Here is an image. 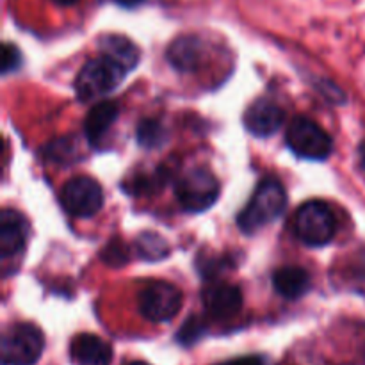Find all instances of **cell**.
Masks as SVG:
<instances>
[{
  "mask_svg": "<svg viewBox=\"0 0 365 365\" xmlns=\"http://www.w3.org/2000/svg\"><path fill=\"white\" fill-rule=\"evenodd\" d=\"M287 195L278 178H264L253 192L248 205L241 210L237 225L245 234H255L284 212Z\"/></svg>",
  "mask_w": 365,
  "mask_h": 365,
  "instance_id": "6da1fadb",
  "label": "cell"
},
{
  "mask_svg": "<svg viewBox=\"0 0 365 365\" xmlns=\"http://www.w3.org/2000/svg\"><path fill=\"white\" fill-rule=\"evenodd\" d=\"M127 71L113 61L110 57L100 53L98 57L89 59L78 71L75 78V93L81 102L106 96L107 93L114 91L123 81Z\"/></svg>",
  "mask_w": 365,
  "mask_h": 365,
  "instance_id": "7a4b0ae2",
  "label": "cell"
},
{
  "mask_svg": "<svg viewBox=\"0 0 365 365\" xmlns=\"http://www.w3.org/2000/svg\"><path fill=\"white\" fill-rule=\"evenodd\" d=\"M220 182L205 168L185 171L175 184V195L187 212H205L220 198Z\"/></svg>",
  "mask_w": 365,
  "mask_h": 365,
  "instance_id": "3957f363",
  "label": "cell"
},
{
  "mask_svg": "<svg viewBox=\"0 0 365 365\" xmlns=\"http://www.w3.org/2000/svg\"><path fill=\"white\" fill-rule=\"evenodd\" d=\"M294 232L309 246H324L337 232V220L330 207L321 200L305 202L294 216Z\"/></svg>",
  "mask_w": 365,
  "mask_h": 365,
  "instance_id": "277c9868",
  "label": "cell"
},
{
  "mask_svg": "<svg viewBox=\"0 0 365 365\" xmlns=\"http://www.w3.org/2000/svg\"><path fill=\"white\" fill-rule=\"evenodd\" d=\"M45 348L41 330L31 323L11 324L2 334V365H34Z\"/></svg>",
  "mask_w": 365,
  "mask_h": 365,
  "instance_id": "5b68a950",
  "label": "cell"
},
{
  "mask_svg": "<svg viewBox=\"0 0 365 365\" xmlns=\"http://www.w3.org/2000/svg\"><path fill=\"white\" fill-rule=\"evenodd\" d=\"M287 146L298 157L310 160L328 159L334 139L321 125L307 116H296L287 127Z\"/></svg>",
  "mask_w": 365,
  "mask_h": 365,
  "instance_id": "8992f818",
  "label": "cell"
},
{
  "mask_svg": "<svg viewBox=\"0 0 365 365\" xmlns=\"http://www.w3.org/2000/svg\"><path fill=\"white\" fill-rule=\"evenodd\" d=\"M64 212L73 217H91L103 207V189L89 177H73L63 185L59 195Z\"/></svg>",
  "mask_w": 365,
  "mask_h": 365,
  "instance_id": "52a82bcc",
  "label": "cell"
},
{
  "mask_svg": "<svg viewBox=\"0 0 365 365\" xmlns=\"http://www.w3.org/2000/svg\"><path fill=\"white\" fill-rule=\"evenodd\" d=\"M139 312L152 323H168L182 309V292L168 282H152L139 292Z\"/></svg>",
  "mask_w": 365,
  "mask_h": 365,
  "instance_id": "ba28073f",
  "label": "cell"
},
{
  "mask_svg": "<svg viewBox=\"0 0 365 365\" xmlns=\"http://www.w3.org/2000/svg\"><path fill=\"white\" fill-rule=\"evenodd\" d=\"M202 302L207 314L217 321H227L237 316L242 309V292L237 285L210 284L203 289Z\"/></svg>",
  "mask_w": 365,
  "mask_h": 365,
  "instance_id": "9c48e42d",
  "label": "cell"
},
{
  "mask_svg": "<svg viewBox=\"0 0 365 365\" xmlns=\"http://www.w3.org/2000/svg\"><path fill=\"white\" fill-rule=\"evenodd\" d=\"M285 120V113L278 103L269 98H259L246 109L245 127L257 138H269L277 134Z\"/></svg>",
  "mask_w": 365,
  "mask_h": 365,
  "instance_id": "30bf717a",
  "label": "cell"
},
{
  "mask_svg": "<svg viewBox=\"0 0 365 365\" xmlns=\"http://www.w3.org/2000/svg\"><path fill=\"white\" fill-rule=\"evenodd\" d=\"M29 237V223L18 210L6 209L0 214V255L14 259L25 250Z\"/></svg>",
  "mask_w": 365,
  "mask_h": 365,
  "instance_id": "8fae6325",
  "label": "cell"
},
{
  "mask_svg": "<svg viewBox=\"0 0 365 365\" xmlns=\"http://www.w3.org/2000/svg\"><path fill=\"white\" fill-rule=\"evenodd\" d=\"M70 356L77 365H110L113 349L98 335L81 334L71 341Z\"/></svg>",
  "mask_w": 365,
  "mask_h": 365,
  "instance_id": "7c38bea8",
  "label": "cell"
},
{
  "mask_svg": "<svg viewBox=\"0 0 365 365\" xmlns=\"http://www.w3.org/2000/svg\"><path fill=\"white\" fill-rule=\"evenodd\" d=\"M203 56H205L203 43L196 36H182V38L175 39L166 53L168 63L177 71H182V73L198 70Z\"/></svg>",
  "mask_w": 365,
  "mask_h": 365,
  "instance_id": "4fadbf2b",
  "label": "cell"
},
{
  "mask_svg": "<svg viewBox=\"0 0 365 365\" xmlns=\"http://www.w3.org/2000/svg\"><path fill=\"white\" fill-rule=\"evenodd\" d=\"M120 114V106L113 100H103L91 107L84 120V132L93 146H98Z\"/></svg>",
  "mask_w": 365,
  "mask_h": 365,
  "instance_id": "5bb4252c",
  "label": "cell"
},
{
  "mask_svg": "<svg viewBox=\"0 0 365 365\" xmlns=\"http://www.w3.org/2000/svg\"><path fill=\"white\" fill-rule=\"evenodd\" d=\"M274 291L285 299H298L307 294L312 285L309 271L298 266H285L280 267L273 273Z\"/></svg>",
  "mask_w": 365,
  "mask_h": 365,
  "instance_id": "9a60e30c",
  "label": "cell"
},
{
  "mask_svg": "<svg viewBox=\"0 0 365 365\" xmlns=\"http://www.w3.org/2000/svg\"><path fill=\"white\" fill-rule=\"evenodd\" d=\"M100 52L103 56L110 57L113 61H116L125 71H132L139 63V48L135 46L134 41H130L125 36H118V34H109L100 38L98 41Z\"/></svg>",
  "mask_w": 365,
  "mask_h": 365,
  "instance_id": "2e32d148",
  "label": "cell"
},
{
  "mask_svg": "<svg viewBox=\"0 0 365 365\" xmlns=\"http://www.w3.org/2000/svg\"><path fill=\"white\" fill-rule=\"evenodd\" d=\"M135 252L141 259L148 260V262H157L170 255V245L155 232H143L135 239Z\"/></svg>",
  "mask_w": 365,
  "mask_h": 365,
  "instance_id": "e0dca14e",
  "label": "cell"
},
{
  "mask_svg": "<svg viewBox=\"0 0 365 365\" xmlns=\"http://www.w3.org/2000/svg\"><path fill=\"white\" fill-rule=\"evenodd\" d=\"M135 135H138L139 145L145 148H160L168 141V128L155 118H148L138 125Z\"/></svg>",
  "mask_w": 365,
  "mask_h": 365,
  "instance_id": "ac0fdd59",
  "label": "cell"
},
{
  "mask_svg": "<svg viewBox=\"0 0 365 365\" xmlns=\"http://www.w3.org/2000/svg\"><path fill=\"white\" fill-rule=\"evenodd\" d=\"M75 153H78V150L73 138H61L46 148V157L56 163H73Z\"/></svg>",
  "mask_w": 365,
  "mask_h": 365,
  "instance_id": "d6986e66",
  "label": "cell"
},
{
  "mask_svg": "<svg viewBox=\"0 0 365 365\" xmlns=\"http://www.w3.org/2000/svg\"><path fill=\"white\" fill-rule=\"evenodd\" d=\"M102 260L106 264L113 267H121L130 260V253H128V248L120 241V239H113L106 248L100 253Z\"/></svg>",
  "mask_w": 365,
  "mask_h": 365,
  "instance_id": "ffe728a7",
  "label": "cell"
},
{
  "mask_svg": "<svg viewBox=\"0 0 365 365\" xmlns=\"http://www.w3.org/2000/svg\"><path fill=\"white\" fill-rule=\"evenodd\" d=\"M21 66V52L13 43H4L2 46V73H11Z\"/></svg>",
  "mask_w": 365,
  "mask_h": 365,
  "instance_id": "44dd1931",
  "label": "cell"
},
{
  "mask_svg": "<svg viewBox=\"0 0 365 365\" xmlns=\"http://www.w3.org/2000/svg\"><path fill=\"white\" fill-rule=\"evenodd\" d=\"M202 330H203L202 321H198L196 317H191V319L180 328V331H178V341H180L182 344H192V342L200 339Z\"/></svg>",
  "mask_w": 365,
  "mask_h": 365,
  "instance_id": "7402d4cb",
  "label": "cell"
},
{
  "mask_svg": "<svg viewBox=\"0 0 365 365\" xmlns=\"http://www.w3.org/2000/svg\"><path fill=\"white\" fill-rule=\"evenodd\" d=\"M221 365H266V362L260 356H242V359L230 360V362H225Z\"/></svg>",
  "mask_w": 365,
  "mask_h": 365,
  "instance_id": "603a6c76",
  "label": "cell"
},
{
  "mask_svg": "<svg viewBox=\"0 0 365 365\" xmlns=\"http://www.w3.org/2000/svg\"><path fill=\"white\" fill-rule=\"evenodd\" d=\"M359 163H360V170H362L364 177H365V143L359 146Z\"/></svg>",
  "mask_w": 365,
  "mask_h": 365,
  "instance_id": "cb8c5ba5",
  "label": "cell"
},
{
  "mask_svg": "<svg viewBox=\"0 0 365 365\" xmlns=\"http://www.w3.org/2000/svg\"><path fill=\"white\" fill-rule=\"evenodd\" d=\"M116 4H120L121 7H135L139 6V4H143L145 0H114Z\"/></svg>",
  "mask_w": 365,
  "mask_h": 365,
  "instance_id": "d4e9b609",
  "label": "cell"
},
{
  "mask_svg": "<svg viewBox=\"0 0 365 365\" xmlns=\"http://www.w3.org/2000/svg\"><path fill=\"white\" fill-rule=\"evenodd\" d=\"M53 4H57V6H63V7H70V6H75V4L78 2V0H52Z\"/></svg>",
  "mask_w": 365,
  "mask_h": 365,
  "instance_id": "484cf974",
  "label": "cell"
},
{
  "mask_svg": "<svg viewBox=\"0 0 365 365\" xmlns=\"http://www.w3.org/2000/svg\"><path fill=\"white\" fill-rule=\"evenodd\" d=\"M127 365H150V364L141 362V360H135V362H130V364H127Z\"/></svg>",
  "mask_w": 365,
  "mask_h": 365,
  "instance_id": "4316f807",
  "label": "cell"
}]
</instances>
